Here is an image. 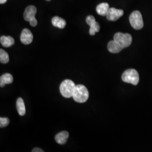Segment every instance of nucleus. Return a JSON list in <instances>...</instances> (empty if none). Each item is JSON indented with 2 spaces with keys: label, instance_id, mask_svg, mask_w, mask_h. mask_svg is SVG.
<instances>
[{
  "label": "nucleus",
  "instance_id": "nucleus-1",
  "mask_svg": "<svg viewBox=\"0 0 152 152\" xmlns=\"http://www.w3.org/2000/svg\"><path fill=\"white\" fill-rule=\"evenodd\" d=\"M72 97L76 102L83 103L86 102L89 98V92L85 86L78 85L76 86Z\"/></svg>",
  "mask_w": 152,
  "mask_h": 152
},
{
  "label": "nucleus",
  "instance_id": "nucleus-2",
  "mask_svg": "<svg viewBox=\"0 0 152 152\" xmlns=\"http://www.w3.org/2000/svg\"><path fill=\"white\" fill-rule=\"evenodd\" d=\"M76 87L75 82L71 80H65L60 85V93L64 98H71L73 96Z\"/></svg>",
  "mask_w": 152,
  "mask_h": 152
},
{
  "label": "nucleus",
  "instance_id": "nucleus-3",
  "mask_svg": "<svg viewBox=\"0 0 152 152\" xmlns=\"http://www.w3.org/2000/svg\"><path fill=\"white\" fill-rule=\"evenodd\" d=\"M122 80L126 83L137 85L139 82V73L134 69H127L122 75Z\"/></svg>",
  "mask_w": 152,
  "mask_h": 152
},
{
  "label": "nucleus",
  "instance_id": "nucleus-4",
  "mask_svg": "<svg viewBox=\"0 0 152 152\" xmlns=\"http://www.w3.org/2000/svg\"><path fill=\"white\" fill-rule=\"evenodd\" d=\"M114 40L124 49L130 46L132 41V37L129 33L118 32L114 34Z\"/></svg>",
  "mask_w": 152,
  "mask_h": 152
},
{
  "label": "nucleus",
  "instance_id": "nucleus-5",
  "mask_svg": "<svg viewBox=\"0 0 152 152\" xmlns=\"http://www.w3.org/2000/svg\"><path fill=\"white\" fill-rule=\"evenodd\" d=\"M132 27L136 30H139L144 26V22L141 12L139 11H133L129 18Z\"/></svg>",
  "mask_w": 152,
  "mask_h": 152
},
{
  "label": "nucleus",
  "instance_id": "nucleus-6",
  "mask_svg": "<svg viewBox=\"0 0 152 152\" xmlns=\"http://www.w3.org/2000/svg\"><path fill=\"white\" fill-rule=\"evenodd\" d=\"M87 24L90 27L89 33L91 36H94L96 32H99L100 27L98 22H96L95 18L92 15L87 16L86 19Z\"/></svg>",
  "mask_w": 152,
  "mask_h": 152
},
{
  "label": "nucleus",
  "instance_id": "nucleus-7",
  "mask_svg": "<svg viewBox=\"0 0 152 152\" xmlns=\"http://www.w3.org/2000/svg\"><path fill=\"white\" fill-rule=\"evenodd\" d=\"M124 11L121 9H117L114 7L109 8L107 14V18L109 21H116L123 16Z\"/></svg>",
  "mask_w": 152,
  "mask_h": 152
},
{
  "label": "nucleus",
  "instance_id": "nucleus-8",
  "mask_svg": "<svg viewBox=\"0 0 152 152\" xmlns=\"http://www.w3.org/2000/svg\"><path fill=\"white\" fill-rule=\"evenodd\" d=\"M33 39L32 33L29 29L25 28L22 31L20 35V41L24 45H29L31 44Z\"/></svg>",
  "mask_w": 152,
  "mask_h": 152
},
{
  "label": "nucleus",
  "instance_id": "nucleus-9",
  "mask_svg": "<svg viewBox=\"0 0 152 152\" xmlns=\"http://www.w3.org/2000/svg\"><path fill=\"white\" fill-rule=\"evenodd\" d=\"M37 12V9L34 6H28L24 12V19L26 21L29 22L35 18Z\"/></svg>",
  "mask_w": 152,
  "mask_h": 152
},
{
  "label": "nucleus",
  "instance_id": "nucleus-10",
  "mask_svg": "<svg viewBox=\"0 0 152 152\" xmlns=\"http://www.w3.org/2000/svg\"><path fill=\"white\" fill-rule=\"evenodd\" d=\"M107 48L109 51L111 53L117 54L121 52L123 48L120 45L118 42H117L115 41H110L107 46Z\"/></svg>",
  "mask_w": 152,
  "mask_h": 152
},
{
  "label": "nucleus",
  "instance_id": "nucleus-11",
  "mask_svg": "<svg viewBox=\"0 0 152 152\" xmlns=\"http://www.w3.org/2000/svg\"><path fill=\"white\" fill-rule=\"evenodd\" d=\"M69 137V133L67 131H61L55 136V141L60 145H63L66 143Z\"/></svg>",
  "mask_w": 152,
  "mask_h": 152
},
{
  "label": "nucleus",
  "instance_id": "nucleus-12",
  "mask_svg": "<svg viewBox=\"0 0 152 152\" xmlns=\"http://www.w3.org/2000/svg\"><path fill=\"white\" fill-rule=\"evenodd\" d=\"M0 42L2 46L5 48H9L14 44L15 40L11 36H2L0 38Z\"/></svg>",
  "mask_w": 152,
  "mask_h": 152
},
{
  "label": "nucleus",
  "instance_id": "nucleus-13",
  "mask_svg": "<svg viewBox=\"0 0 152 152\" xmlns=\"http://www.w3.org/2000/svg\"><path fill=\"white\" fill-rule=\"evenodd\" d=\"M109 9V6L108 3L103 2L100 4L96 7V10L99 15L102 16H106Z\"/></svg>",
  "mask_w": 152,
  "mask_h": 152
},
{
  "label": "nucleus",
  "instance_id": "nucleus-14",
  "mask_svg": "<svg viewBox=\"0 0 152 152\" xmlns=\"http://www.w3.org/2000/svg\"><path fill=\"white\" fill-rule=\"evenodd\" d=\"M13 82V77L10 73H5L0 77V86L4 87L6 84H10Z\"/></svg>",
  "mask_w": 152,
  "mask_h": 152
},
{
  "label": "nucleus",
  "instance_id": "nucleus-15",
  "mask_svg": "<svg viewBox=\"0 0 152 152\" xmlns=\"http://www.w3.org/2000/svg\"><path fill=\"white\" fill-rule=\"evenodd\" d=\"M51 22L53 25L55 27L63 29L66 26V21L63 18L59 16H54L52 18Z\"/></svg>",
  "mask_w": 152,
  "mask_h": 152
},
{
  "label": "nucleus",
  "instance_id": "nucleus-16",
  "mask_svg": "<svg viewBox=\"0 0 152 152\" xmlns=\"http://www.w3.org/2000/svg\"><path fill=\"white\" fill-rule=\"evenodd\" d=\"M16 108L19 114L23 116L26 114V107L24 100L22 98H19L16 101Z\"/></svg>",
  "mask_w": 152,
  "mask_h": 152
},
{
  "label": "nucleus",
  "instance_id": "nucleus-17",
  "mask_svg": "<svg viewBox=\"0 0 152 152\" xmlns=\"http://www.w3.org/2000/svg\"><path fill=\"white\" fill-rule=\"evenodd\" d=\"M9 61L8 54L2 49H0V62L2 64H7Z\"/></svg>",
  "mask_w": 152,
  "mask_h": 152
},
{
  "label": "nucleus",
  "instance_id": "nucleus-18",
  "mask_svg": "<svg viewBox=\"0 0 152 152\" xmlns=\"http://www.w3.org/2000/svg\"><path fill=\"white\" fill-rule=\"evenodd\" d=\"M10 121L8 118L1 117L0 118V127H5L9 124Z\"/></svg>",
  "mask_w": 152,
  "mask_h": 152
},
{
  "label": "nucleus",
  "instance_id": "nucleus-19",
  "mask_svg": "<svg viewBox=\"0 0 152 152\" xmlns=\"http://www.w3.org/2000/svg\"><path fill=\"white\" fill-rule=\"evenodd\" d=\"M29 23L31 24V26L32 27H36L37 25V20H36V19L34 18H33L32 19H31L30 21H29Z\"/></svg>",
  "mask_w": 152,
  "mask_h": 152
},
{
  "label": "nucleus",
  "instance_id": "nucleus-20",
  "mask_svg": "<svg viewBox=\"0 0 152 152\" xmlns=\"http://www.w3.org/2000/svg\"><path fill=\"white\" fill-rule=\"evenodd\" d=\"M32 152H44V151L43 150H42L40 148H34L32 150Z\"/></svg>",
  "mask_w": 152,
  "mask_h": 152
},
{
  "label": "nucleus",
  "instance_id": "nucleus-21",
  "mask_svg": "<svg viewBox=\"0 0 152 152\" xmlns=\"http://www.w3.org/2000/svg\"><path fill=\"white\" fill-rule=\"evenodd\" d=\"M7 1V0H0V4H4L6 3V2Z\"/></svg>",
  "mask_w": 152,
  "mask_h": 152
},
{
  "label": "nucleus",
  "instance_id": "nucleus-22",
  "mask_svg": "<svg viewBox=\"0 0 152 152\" xmlns=\"http://www.w3.org/2000/svg\"><path fill=\"white\" fill-rule=\"evenodd\" d=\"M46 1H51V0H46Z\"/></svg>",
  "mask_w": 152,
  "mask_h": 152
}]
</instances>
